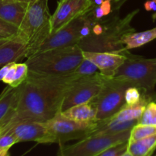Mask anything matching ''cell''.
I'll return each mask as SVG.
<instances>
[{
	"mask_svg": "<svg viewBox=\"0 0 156 156\" xmlns=\"http://www.w3.org/2000/svg\"><path fill=\"white\" fill-rule=\"evenodd\" d=\"M80 78L70 73L63 76H39L29 73L21 85L18 102L0 123V133L23 120L46 122L61 112L64 97L73 82Z\"/></svg>",
	"mask_w": 156,
	"mask_h": 156,
	"instance_id": "6da1fadb",
	"label": "cell"
},
{
	"mask_svg": "<svg viewBox=\"0 0 156 156\" xmlns=\"http://www.w3.org/2000/svg\"><path fill=\"white\" fill-rule=\"evenodd\" d=\"M79 45L51 49L27 58L29 73L39 76H63L73 73L83 59Z\"/></svg>",
	"mask_w": 156,
	"mask_h": 156,
	"instance_id": "7a4b0ae2",
	"label": "cell"
},
{
	"mask_svg": "<svg viewBox=\"0 0 156 156\" xmlns=\"http://www.w3.org/2000/svg\"><path fill=\"white\" fill-rule=\"evenodd\" d=\"M139 11V9H136L123 18H119L117 16L107 18L102 34L100 36L91 35L82 40L78 45L82 51L114 52L127 54L129 52L126 50L122 40L125 35L135 32V29L131 27L130 23Z\"/></svg>",
	"mask_w": 156,
	"mask_h": 156,
	"instance_id": "3957f363",
	"label": "cell"
},
{
	"mask_svg": "<svg viewBox=\"0 0 156 156\" xmlns=\"http://www.w3.org/2000/svg\"><path fill=\"white\" fill-rule=\"evenodd\" d=\"M51 17L48 0H37L27 8L18 34L27 44L25 58L34 56L51 34Z\"/></svg>",
	"mask_w": 156,
	"mask_h": 156,
	"instance_id": "277c9868",
	"label": "cell"
},
{
	"mask_svg": "<svg viewBox=\"0 0 156 156\" xmlns=\"http://www.w3.org/2000/svg\"><path fill=\"white\" fill-rule=\"evenodd\" d=\"M114 77L126 79L133 86L145 92H154L156 85V59H146L129 54Z\"/></svg>",
	"mask_w": 156,
	"mask_h": 156,
	"instance_id": "5b68a950",
	"label": "cell"
},
{
	"mask_svg": "<svg viewBox=\"0 0 156 156\" xmlns=\"http://www.w3.org/2000/svg\"><path fill=\"white\" fill-rule=\"evenodd\" d=\"M130 86L126 79L105 76L101 90L92 100L97 108V121L110 119L126 105L125 92Z\"/></svg>",
	"mask_w": 156,
	"mask_h": 156,
	"instance_id": "8992f818",
	"label": "cell"
},
{
	"mask_svg": "<svg viewBox=\"0 0 156 156\" xmlns=\"http://www.w3.org/2000/svg\"><path fill=\"white\" fill-rule=\"evenodd\" d=\"M44 123L51 137L52 143L62 145L70 140H81L90 136L95 129L97 121L77 122L64 117L62 113L59 112Z\"/></svg>",
	"mask_w": 156,
	"mask_h": 156,
	"instance_id": "52a82bcc",
	"label": "cell"
},
{
	"mask_svg": "<svg viewBox=\"0 0 156 156\" xmlns=\"http://www.w3.org/2000/svg\"><path fill=\"white\" fill-rule=\"evenodd\" d=\"M130 130L117 134L92 135L71 146H61L59 156H97L105 149L129 141Z\"/></svg>",
	"mask_w": 156,
	"mask_h": 156,
	"instance_id": "ba28073f",
	"label": "cell"
},
{
	"mask_svg": "<svg viewBox=\"0 0 156 156\" xmlns=\"http://www.w3.org/2000/svg\"><path fill=\"white\" fill-rule=\"evenodd\" d=\"M105 79V76L99 72L93 76L76 79L66 93L61 112L76 105L92 101L101 90Z\"/></svg>",
	"mask_w": 156,
	"mask_h": 156,
	"instance_id": "9c48e42d",
	"label": "cell"
},
{
	"mask_svg": "<svg viewBox=\"0 0 156 156\" xmlns=\"http://www.w3.org/2000/svg\"><path fill=\"white\" fill-rule=\"evenodd\" d=\"M92 6L91 0H59L51 17V34L83 15Z\"/></svg>",
	"mask_w": 156,
	"mask_h": 156,
	"instance_id": "30bf717a",
	"label": "cell"
},
{
	"mask_svg": "<svg viewBox=\"0 0 156 156\" xmlns=\"http://www.w3.org/2000/svg\"><path fill=\"white\" fill-rule=\"evenodd\" d=\"M84 22L85 18L83 15L72 21L60 30L52 33L43 43L36 53L51 49L78 45L81 41L80 30Z\"/></svg>",
	"mask_w": 156,
	"mask_h": 156,
	"instance_id": "8fae6325",
	"label": "cell"
},
{
	"mask_svg": "<svg viewBox=\"0 0 156 156\" xmlns=\"http://www.w3.org/2000/svg\"><path fill=\"white\" fill-rule=\"evenodd\" d=\"M6 130H10L16 136L18 143L34 141L43 144L52 143L51 137L44 122L23 120L15 123Z\"/></svg>",
	"mask_w": 156,
	"mask_h": 156,
	"instance_id": "7c38bea8",
	"label": "cell"
},
{
	"mask_svg": "<svg viewBox=\"0 0 156 156\" xmlns=\"http://www.w3.org/2000/svg\"><path fill=\"white\" fill-rule=\"evenodd\" d=\"M83 56L95 64L99 72L107 77H114L120 66L123 65L128 55L114 52L82 51Z\"/></svg>",
	"mask_w": 156,
	"mask_h": 156,
	"instance_id": "4fadbf2b",
	"label": "cell"
},
{
	"mask_svg": "<svg viewBox=\"0 0 156 156\" xmlns=\"http://www.w3.org/2000/svg\"><path fill=\"white\" fill-rule=\"evenodd\" d=\"M27 44L18 36L0 46V67L25 58Z\"/></svg>",
	"mask_w": 156,
	"mask_h": 156,
	"instance_id": "5bb4252c",
	"label": "cell"
},
{
	"mask_svg": "<svg viewBox=\"0 0 156 156\" xmlns=\"http://www.w3.org/2000/svg\"><path fill=\"white\" fill-rule=\"evenodd\" d=\"M29 6L10 0H0V18L19 28Z\"/></svg>",
	"mask_w": 156,
	"mask_h": 156,
	"instance_id": "9a60e30c",
	"label": "cell"
},
{
	"mask_svg": "<svg viewBox=\"0 0 156 156\" xmlns=\"http://www.w3.org/2000/svg\"><path fill=\"white\" fill-rule=\"evenodd\" d=\"M61 113L64 117L77 122L91 123L97 121V108L93 101L73 106Z\"/></svg>",
	"mask_w": 156,
	"mask_h": 156,
	"instance_id": "2e32d148",
	"label": "cell"
},
{
	"mask_svg": "<svg viewBox=\"0 0 156 156\" xmlns=\"http://www.w3.org/2000/svg\"><path fill=\"white\" fill-rule=\"evenodd\" d=\"M138 120H132V121L123 122V123H117L108 120L97 121L95 129L91 136L117 134L124 131L130 130L134 126L138 123Z\"/></svg>",
	"mask_w": 156,
	"mask_h": 156,
	"instance_id": "e0dca14e",
	"label": "cell"
},
{
	"mask_svg": "<svg viewBox=\"0 0 156 156\" xmlns=\"http://www.w3.org/2000/svg\"><path fill=\"white\" fill-rule=\"evenodd\" d=\"M21 91V85L13 88L9 85L0 94V123L15 108Z\"/></svg>",
	"mask_w": 156,
	"mask_h": 156,
	"instance_id": "ac0fdd59",
	"label": "cell"
},
{
	"mask_svg": "<svg viewBox=\"0 0 156 156\" xmlns=\"http://www.w3.org/2000/svg\"><path fill=\"white\" fill-rule=\"evenodd\" d=\"M156 39V27L142 32H133L123 37L122 43L126 50L140 47Z\"/></svg>",
	"mask_w": 156,
	"mask_h": 156,
	"instance_id": "d6986e66",
	"label": "cell"
},
{
	"mask_svg": "<svg viewBox=\"0 0 156 156\" xmlns=\"http://www.w3.org/2000/svg\"><path fill=\"white\" fill-rule=\"evenodd\" d=\"M156 149V134L136 141H129L128 152L133 156H151Z\"/></svg>",
	"mask_w": 156,
	"mask_h": 156,
	"instance_id": "ffe728a7",
	"label": "cell"
},
{
	"mask_svg": "<svg viewBox=\"0 0 156 156\" xmlns=\"http://www.w3.org/2000/svg\"><path fill=\"white\" fill-rule=\"evenodd\" d=\"M156 134V126L137 123L130 132L129 141H136Z\"/></svg>",
	"mask_w": 156,
	"mask_h": 156,
	"instance_id": "44dd1931",
	"label": "cell"
},
{
	"mask_svg": "<svg viewBox=\"0 0 156 156\" xmlns=\"http://www.w3.org/2000/svg\"><path fill=\"white\" fill-rule=\"evenodd\" d=\"M99 71L98 67L95 64L93 63L89 59L84 57L82 62L79 65V66L76 69L73 73L79 76V78L87 77V76H91L96 74Z\"/></svg>",
	"mask_w": 156,
	"mask_h": 156,
	"instance_id": "7402d4cb",
	"label": "cell"
},
{
	"mask_svg": "<svg viewBox=\"0 0 156 156\" xmlns=\"http://www.w3.org/2000/svg\"><path fill=\"white\" fill-rule=\"evenodd\" d=\"M138 123L156 126V103L152 101L146 106Z\"/></svg>",
	"mask_w": 156,
	"mask_h": 156,
	"instance_id": "603a6c76",
	"label": "cell"
},
{
	"mask_svg": "<svg viewBox=\"0 0 156 156\" xmlns=\"http://www.w3.org/2000/svg\"><path fill=\"white\" fill-rule=\"evenodd\" d=\"M28 66L26 64V62H22V63H17L15 64V74L14 82L11 87L16 88L21 85L24 81L27 79V76H28Z\"/></svg>",
	"mask_w": 156,
	"mask_h": 156,
	"instance_id": "cb8c5ba5",
	"label": "cell"
},
{
	"mask_svg": "<svg viewBox=\"0 0 156 156\" xmlns=\"http://www.w3.org/2000/svg\"><path fill=\"white\" fill-rule=\"evenodd\" d=\"M18 28L16 26L0 18V38L1 39H12L18 36Z\"/></svg>",
	"mask_w": 156,
	"mask_h": 156,
	"instance_id": "d4e9b609",
	"label": "cell"
},
{
	"mask_svg": "<svg viewBox=\"0 0 156 156\" xmlns=\"http://www.w3.org/2000/svg\"><path fill=\"white\" fill-rule=\"evenodd\" d=\"M18 143L16 136L10 130L0 133V151H9L13 145Z\"/></svg>",
	"mask_w": 156,
	"mask_h": 156,
	"instance_id": "484cf974",
	"label": "cell"
},
{
	"mask_svg": "<svg viewBox=\"0 0 156 156\" xmlns=\"http://www.w3.org/2000/svg\"><path fill=\"white\" fill-rule=\"evenodd\" d=\"M143 91L137 87L130 86L126 89L125 92V101L126 105H133L138 103L143 98Z\"/></svg>",
	"mask_w": 156,
	"mask_h": 156,
	"instance_id": "4316f807",
	"label": "cell"
},
{
	"mask_svg": "<svg viewBox=\"0 0 156 156\" xmlns=\"http://www.w3.org/2000/svg\"><path fill=\"white\" fill-rule=\"evenodd\" d=\"M128 144H129V141L114 145L105 149L104 152L97 156H122L128 150Z\"/></svg>",
	"mask_w": 156,
	"mask_h": 156,
	"instance_id": "83f0119b",
	"label": "cell"
},
{
	"mask_svg": "<svg viewBox=\"0 0 156 156\" xmlns=\"http://www.w3.org/2000/svg\"><path fill=\"white\" fill-rule=\"evenodd\" d=\"M15 64H16V62H12V63L11 64L9 70H8L5 76L4 79H2V82H4V83L8 84L9 85H12L14 82L15 74Z\"/></svg>",
	"mask_w": 156,
	"mask_h": 156,
	"instance_id": "f1b7e54d",
	"label": "cell"
},
{
	"mask_svg": "<svg viewBox=\"0 0 156 156\" xmlns=\"http://www.w3.org/2000/svg\"><path fill=\"white\" fill-rule=\"evenodd\" d=\"M144 8L148 12H156V2L154 0H148L144 3Z\"/></svg>",
	"mask_w": 156,
	"mask_h": 156,
	"instance_id": "f546056e",
	"label": "cell"
},
{
	"mask_svg": "<svg viewBox=\"0 0 156 156\" xmlns=\"http://www.w3.org/2000/svg\"><path fill=\"white\" fill-rule=\"evenodd\" d=\"M11 64H8V65H5L4 66L1 67V69H0V81H2V79H4L6 73H7V71L9 70V67H10Z\"/></svg>",
	"mask_w": 156,
	"mask_h": 156,
	"instance_id": "4dcf8cb0",
	"label": "cell"
},
{
	"mask_svg": "<svg viewBox=\"0 0 156 156\" xmlns=\"http://www.w3.org/2000/svg\"><path fill=\"white\" fill-rule=\"evenodd\" d=\"M126 1V0H111V2H112L114 9H115L116 11H117L120 9V6H121Z\"/></svg>",
	"mask_w": 156,
	"mask_h": 156,
	"instance_id": "1f68e13d",
	"label": "cell"
},
{
	"mask_svg": "<svg viewBox=\"0 0 156 156\" xmlns=\"http://www.w3.org/2000/svg\"><path fill=\"white\" fill-rule=\"evenodd\" d=\"M10 1H14V2H18L24 3V4L30 6L32 4H34V2H36L37 0H10Z\"/></svg>",
	"mask_w": 156,
	"mask_h": 156,
	"instance_id": "d6a6232c",
	"label": "cell"
},
{
	"mask_svg": "<svg viewBox=\"0 0 156 156\" xmlns=\"http://www.w3.org/2000/svg\"><path fill=\"white\" fill-rule=\"evenodd\" d=\"M0 156H9L8 151H2V152H0Z\"/></svg>",
	"mask_w": 156,
	"mask_h": 156,
	"instance_id": "836d02e7",
	"label": "cell"
},
{
	"mask_svg": "<svg viewBox=\"0 0 156 156\" xmlns=\"http://www.w3.org/2000/svg\"><path fill=\"white\" fill-rule=\"evenodd\" d=\"M9 40H10V39H2V40H0V46H2V44H4L5 43L7 42Z\"/></svg>",
	"mask_w": 156,
	"mask_h": 156,
	"instance_id": "e575fe53",
	"label": "cell"
},
{
	"mask_svg": "<svg viewBox=\"0 0 156 156\" xmlns=\"http://www.w3.org/2000/svg\"><path fill=\"white\" fill-rule=\"evenodd\" d=\"M122 156H133L132 155H131V154L130 153H129V152H128V150L127 151H126V152H125V153L124 154H123V155H122Z\"/></svg>",
	"mask_w": 156,
	"mask_h": 156,
	"instance_id": "d590c367",
	"label": "cell"
},
{
	"mask_svg": "<svg viewBox=\"0 0 156 156\" xmlns=\"http://www.w3.org/2000/svg\"><path fill=\"white\" fill-rule=\"evenodd\" d=\"M154 1H155V2H156V0H154Z\"/></svg>",
	"mask_w": 156,
	"mask_h": 156,
	"instance_id": "8d00e7d4",
	"label": "cell"
},
{
	"mask_svg": "<svg viewBox=\"0 0 156 156\" xmlns=\"http://www.w3.org/2000/svg\"><path fill=\"white\" fill-rule=\"evenodd\" d=\"M0 40H2V39H1V38H0Z\"/></svg>",
	"mask_w": 156,
	"mask_h": 156,
	"instance_id": "74e56055",
	"label": "cell"
},
{
	"mask_svg": "<svg viewBox=\"0 0 156 156\" xmlns=\"http://www.w3.org/2000/svg\"><path fill=\"white\" fill-rule=\"evenodd\" d=\"M0 152H2V151H0Z\"/></svg>",
	"mask_w": 156,
	"mask_h": 156,
	"instance_id": "f35d334b",
	"label": "cell"
}]
</instances>
